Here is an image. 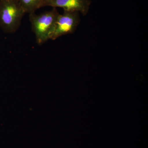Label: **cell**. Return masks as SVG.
I'll list each match as a JSON object with an SVG mask.
<instances>
[{
    "mask_svg": "<svg viewBox=\"0 0 148 148\" xmlns=\"http://www.w3.org/2000/svg\"><path fill=\"white\" fill-rule=\"evenodd\" d=\"M26 13H35L37 10L42 7L43 0H18Z\"/></svg>",
    "mask_w": 148,
    "mask_h": 148,
    "instance_id": "obj_5",
    "label": "cell"
},
{
    "mask_svg": "<svg viewBox=\"0 0 148 148\" xmlns=\"http://www.w3.org/2000/svg\"><path fill=\"white\" fill-rule=\"evenodd\" d=\"M80 21L79 12L64 11V13L58 15L50 40H54L62 36L73 34Z\"/></svg>",
    "mask_w": 148,
    "mask_h": 148,
    "instance_id": "obj_3",
    "label": "cell"
},
{
    "mask_svg": "<svg viewBox=\"0 0 148 148\" xmlns=\"http://www.w3.org/2000/svg\"><path fill=\"white\" fill-rule=\"evenodd\" d=\"M90 4V0H43L42 7L60 8L64 11L77 12L85 16L88 12Z\"/></svg>",
    "mask_w": 148,
    "mask_h": 148,
    "instance_id": "obj_4",
    "label": "cell"
},
{
    "mask_svg": "<svg viewBox=\"0 0 148 148\" xmlns=\"http://www.w3.org/2000/svg\"><path fill=\"white\" fill-rule=\"evenodd\" d=\"M60 14L56 8L40 14H29L32 31L36 36L37 43L40 45L50 39L56 22Z\"/></svg>",
    "mask_w": 148,
    "mask_h": 148,
    "instance_id": "obj_2",
    "label": "cell"
},
{
    "mask_svg": "<svg viewBox=\"0 0 148 148\" xmlns=\"http://www.w3.org/2000/svg\"><path fill=\"white\" fill-rule=\"evenodd\" d=\"M26 13L18 0H0V28L5 33H14Z\"/></svg>",
    "mask_w": 148,
    "mask_h": 148,
    "instance_id": "obj_1",
    "label": "cell"
}]
</instances>
